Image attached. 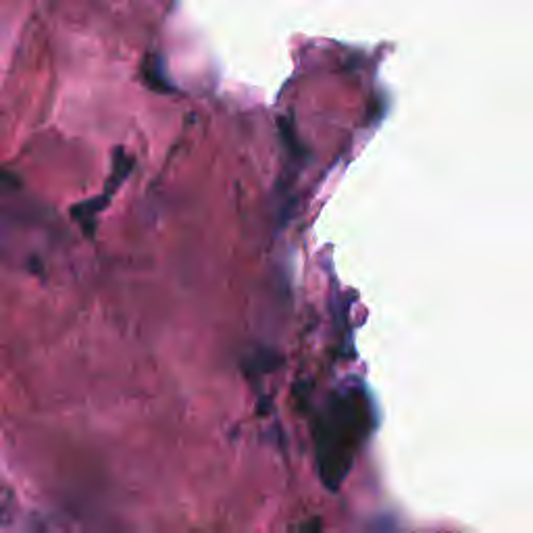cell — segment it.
Returning <instances> with one entry per match:
<instances>
[{
  "label": "cell",
  "mask_w": 533,
  "mask_h": 533,
  "mask_svg": "<svg viewBox=\"0 0 533 533\" xmlns=\"http://www.w3.org/2000/svg\"><path fill=\"white\" fill-rule=\"evenodd\" d=\"M342 417H338L334 409V417L329 421V425L323 429V440H321V467L332 469L334 481H338L346 467H348V454L354 452L359 440L365 436V411L361 406L350 400V402H338Z\"/></svg>",
  "instance_id": "1"
}]
</instances>
